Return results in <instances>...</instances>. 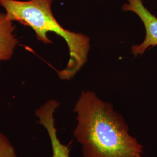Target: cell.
<instances>
[{"mask_svg":"<svg viewBox=\"0 0 157 157\" xmlns=\"http://www.w3.org/2000/svg\"><path fill=\"white\" fill-rule=\"evenodd\" d=\"M52 0H0V6L7 17L32 29L37 40L52 44L49 32L64 40L69 49V58L66 67L58 72L59 78L69 80L87 61L90 48V38L82 33L65 29L57 21L52 11Z\"/></svg>","mask_w":157,"mask_h":157,"instance_id":"cell-2","label":"cell"},{"mask_svg":"<svg viewBox=\"0 0 157 157\" xmlns=\"http://www.w3.org/2000/svg\"><path fill=\"white\" fill-rule=\"evenodd\" d=\"M73 112L78 122L73 137L83 157H141L143 146L130 135L124 117L94 91H82Z\"/></svg>","mask_w":157,"mask_h":157,"instance_id":"cell-1","label":"cell"},{"mask_svg":"<svg viewBox=\"0 0 157 157\" xmlns=\"http://www.w3.org/2000/svg\"><path fill=\"white\" fill-rule=\"evenodd\" d=\"M142 157V156H141V157Z\"/></svg>","mask_w":157,"mask_h":157,"instance_id":"cell-7","label":"cell"},{"mask_svg":"<svg viewBox=\"0 0 157 157\" xmlns=\"http://www.w3.org/2000/svg\"><path fill=\"white\" fill-rule=\"evenodd\" d=\"M59 104L56 100H48L36 111L35 114L39 119V123L44 128L49 136L52 151V157H69L71 144H64L61 142L55 124L54 113Z\"/></svg>","mask_w":157,"mask_h":157,"instance_id":"cell-4","label":"cell"},{"mask_svg":"<svg viewBox=\"0 0 157 157\" xmlns=\"http://www.w3.org/2000/svg\"><path fill=\"white\" fill-rule=\"evenodd\" d=\"M0 157H17L11 141L1 132H0Z\"/></svg>","mask_w":157,"mask_h":157,"instance_id":"cell-6","label":"cell"},{"mask_svg":"<svg viewBox=\"0 0 157 157\" xmlns=\"http://www.w3.org/2000/svg\"><path fill=\"white\" fill-rule=\"evenodd\" d=\"M15 30L13 22L7 17L6 13H0V72L1 63L11 58L19 44Z\"/></svg>","mask_w":157,"mask_h":157,"instance_id":"cell-5","label":"cell"},{"mask_svg":"<svg viewBox=\"0 0 157 157\" xmlns=\"http://www.w3.org/2000/svg\"><path fill=\"white\" fill-rule=\"evenodd\" d=\"M122 10L124 12H132L136 13L143 23L146 36L140 44L132 46V52L135 56L143 55L149 48L157 45V17L145 6L143 0H127Z\"/></svg>","mask_w":157,"mask_h":157,"instance_id":"cell-3","label":"cell"}]
</instances>
